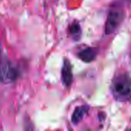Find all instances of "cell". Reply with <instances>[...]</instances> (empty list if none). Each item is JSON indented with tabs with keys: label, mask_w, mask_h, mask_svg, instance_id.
Returning <instances> with one entry per match:
<instances>
[{
	"label": "cell",
	"mask_w": 131,
	"mask_h": 131,
	"mask_svg": "<svg viewBox=\"0 0 131 131\" xmlns=\"http://www.w3.org/2000/svg\"><path fill=\"white\" fill-rule=\"evenodd\" d=\"M112 94L115 100L126 102L131 98V78L127 73H120L116 75L111 84Z\"/></svg>",
	"instance_id": "6da1fadb"
},
{
	"label": "cell",
	"mask_w": 131,
	"mask_h": 131,
	"mask_svg": "<svg viewBox=\"0 0 131 131\" xmlns=\"http://www.w3.org/2000/svg\"><path fill=\"white\" fill-rule=\"evenodd\" d=\"M69 36L73 40H79L81 36V27L77 21H73L69 26Z\"/></svg>",
	"instance_id": "52a82bcc"
},
{
	"label": "cell",
	"mask_w": 131,
	"mask_h": 131,
	"mask_svg": "<svg viewBox=\"0 0 131 131\" xmlns=\"http://www.w3.org/2000/svg\"><path fill=\"white\" fill-rule=\"evenodd\" d=\"M20 76V70L0 48V82L11 84Z\"/></svg>",
	"instance_id": "7a4b0ae2"
},
{
	"label": "cell",
	"mask_w": 131,
	"mask_h": 131,
	"mask_svg": "<svg viewBox=\"0 0 131 131\" xmlns=\"http://www.w3.org/2000/svg\"><path fill=\"white\" fill-rule=\"evenodd\" d=\"M125 14L122 9L113 8L110 11L106 24H105V34L111 35L113 34L122 24L124 20Z\"/></svg>",
	"instance_id": "3957f363"
},
{
	"label": "cell",
	"mask_w": 131,
	"mask_h": 131,
	"mask_svg": "<svg viewBox=\"0 0 131 131\" xmlns=\"http://www.w3.org/2000/svg\"><path fill=\"white\" fill-rule=\"evenodd\" d=\"M98 54V49L93 47L86 48L77 54L78 58L85 63H90L95 60L97 55Z\"/></svg>",
	"instance_id": "5b68a950"
},
{
	"label": "cell",
	"mask_w": 131,
	"mask_h": 131,
	"mask_svg": "<svg viewBox=\"0 0 131 131\" xmlns=\"http://www.w3.org/2000/svg\"><path fill=\"white\" fill-rule=\"evenodd\" d=\"M89 109H90V107L88 105L77 107L73 113V115L71 117V122L74 125H77L83 120L85 115L88 113Z\"/></svg>",
	"instance_id": "8992f818"
},
{
	"label": "cell",
	"mask_w": 131,
	"mask_h": 131,
	"mask_svg": "<svg viewBox=\"0 0 131 131\" xmlns=\"http://www.w3.org/2000/svg\"><path fill=\"white\" fill-rule=\"evenodd\" d=\"M61 78L63 84L65 87L69 88L73 83V71H72V65L67 58H64L62 70H61Z\"/></svg>",
	"instance_id": "277c9868"
}]
</instances>
